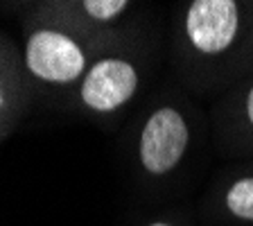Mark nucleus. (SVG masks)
<instances>
[{
    "label": "nucleus",
    "mask_w": 253,
    "mask_h": 226,
    "mask_svg": "<svg viewBox=\"0 0 253 226\" xmlns=\"http://www.w3.org/2000/svg\"><path fill=\"white\" fill-rule=\"evenodd\" d=\"M18 21V45L34 104L66 111L90 63L113 32L104 34L82 25L68 14H63L54 0H39L25 5Z\"/></svg>",
    "instance_id": "f257e3e1"
},
{
    "label": "nucleus",
    "mask_w": 253,
    "mask_h": 226,
    "mask_svg": "<svg viewBox=\"0 0 253 226\" xmlns=\"http://www.w3.org/2000/svg\"><path fill=\"white\" fill-rule=\"evenodd\" d=\"M251 7L237 0H192L174 21V61L192 89L219 77L233 82L235 63L251 27Z\"/></svg>",
    "instance_id": "f03ea898"
},
{
    "label": "nucleus",
    "mask_w": 253,
    "mask_h": 226,
    "mask_svg": "<svg viewBox=\"0 0 253 226\" xmlns=\"http://www.w3.org/2000/svg\"><path fill=\"white\" fill-rule=\"evenodd\" d=\"M199 113L181 93H163L149 102L131 138V158L142 185L176 179L199 147Z\"/></svg>",
    "instance_id": "7ed1b4c3"
},
{
    "label": "nucleus",
    "mask_w": 253,
    "mask_h": 226,
    "mask_svg": "<svg viewBox=\"0 0 253 226\" xmlns=\"http://www.w3.org/2000/svg\"><path fill=\"white\" fill-rule=\"evenodd\" d=\"M147 79V57L142 45L125 34V27L111 34L106 45L90 63L77 86L66 113L90 122L116 120L136 102Z\"/></svg>",
    "instance_id": "20e7f679"
},
{
    "label": "nucleus",
    "mask_w": 253,
    "mask_h": 226,
    "mask_svg": "<svg viewBox=\"0 0 253 226\" xmlns=\"http://www.w3.org/2000/svg\"><path fill=\"white\" fill-rule=\"evenodd\" d=\"M32 106L34 95L23 68L21 45L0 30V147L30 116Z\"/></svg>",
    "instance_id": "39448f33"
},
{
    "label": "nucleus",
    "mask_w": 253,
    "mask_h": 226,
    "mask_svg": "<svg viewBox=\"0 0 253 226\" xmlns=\"http://www.w3.org/2000/svg\"><path fill=\"white\" fill-rule=\"evenodd\" d=\"M212 118L221 147L231 154L253 152V77L240 79L217 102Z\"/></svg>",
    "instance_id": "423d86ee"
},
{
    "label": "nucleus",
    "mask_w": 253,
    "mask_h": 226,
    "mask_svg": "<svg viewBox=\"0 0 253 226\" xmlns=\"http://www.w3.org/2000/svg\"><path fill=\"white\" fill-rule=\"evenodd\" d=\"M206 211L212 220L228 224H253V172L237 170L226 174L206 197Z\"/></svg>",
    "instance_id": "0eeeda50"
},
{
    "label": "nucleus",
    "mask_w": 253,
    "mask_h": 226,
    "mask_svg": "<svg viewBox=\"0 0 253 226\" xmlns=\"http://www.w3.org/2000/svg\"><path fill=\"white\" fill-rule=\"evenodd\" d=\"M54 2L70 18L104 34L125 27V18L133 9V2L126 0H54Z\"/></svg>",
    "instance_id": "6e6552de"
},
{
    "label": "nucleus",
    "mask_w": 253,
    "mask_h": 226,
    "mask_svg": "<svg viewBox=\"0 0 253 226\" xmlns=\"http://www.w3.org/2000/svg\"><path fill=\"white\" fill-rule=\"evenodd\" d=\"M251 68H253V23H251V27H249L247 39H244V43H242V50H240V57H237L233 79H240Z\"/></svg>",
    "instance_id": "1a4fd4ad"
},
{
    "label": "nucleus",
    "mask_w": 253,
    "mask_h": 226,
    "mask_svg": "<svg viewBox=\"0 0 253 226\" xmlns=\"http://www.w3.org/2000/svg\"><path fill=\"white\" fill-rule=\"evenodd\" d=\"M145 226H183V222L176 220V217H158V220H152Z\"/></svg>",
    "instance_id": "9d476101"
}]
</instances>
